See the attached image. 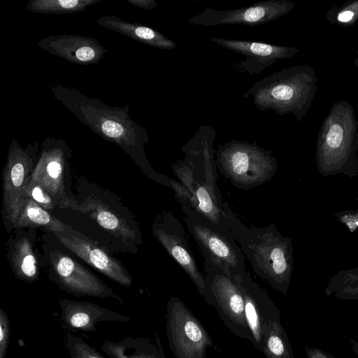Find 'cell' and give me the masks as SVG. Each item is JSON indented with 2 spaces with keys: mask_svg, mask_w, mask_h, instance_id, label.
<instances>
[{
  "mask_svg": "<svg viewBox=\"0 0 358 358\" xmlns=\"http://www.w3.org/2000/svg\"><path fill=\"white\" fill-rule=\"evenodd\" d=\"M215 138V131L210 126H201L182 148L184 159L178 160L171 166L178 178L173 189L180 205L187 206L213 223L228 228L224 210L227 201L222 199L217 184Z\"/></svg>",
  "mask_w": 358,
  "mask_h": 358,
  "instance_id": "6da1fadb",
  "label": "cell"
},
{
  "mask_svg": "<svg viewBox=\"0 0 358 358\" xmlns=\"http://www.w3.org/2000/svg\"><path fill=\"white\" fill-rule=\"evenodd\" d=\"M228 228L240 244L244 255L250 262L254 273L273 289L287 294L294 269L292 239L284 236L275 223L257 227L245 225L225 204Z\"/></svg>",
  "mask_w": 358,
  "mask_h": 358,
  "instance_id": "7a4b0ae2",
  "label": "cell"
},
{
  "mask_svg": "<svg viewBox=\"0 0 358 358\" xmlns=\"http://www.w3.org/2000/svg\"><path fill=\"white\" fill-rule=\"evenodd\" d=\"M50 90L57 101L92 131L134 156L143 155L149 137L145 128L129 116V103L123 107L110 106L76 88L59 84L51 85Z\"/></svg>",
  "mask_w": 358,
  "mask_h": 358,
  "instance_id": "3957f363",
  "label": "cell"
},
{
  "mask_svg": "<svg viewBox=\"0 0 358 358\" xmlns=\"http://www.w3.org/2000/svg\"><path fill=\"white\" fill-rule=\"evenodd\" d=\"M315 159L324 176L358 175V121L348 101L332 103L318 132Z\"/></svg>",
  "mask_w": 358,
  "mask_h": 358,
  "instance_id": "277c9868",
  "label": "cell"
},
{
  "mask_svg": "<svg viewBox=\"0 0 358 358\" xmlns=\"http://www.w3.org/2000/svg\"><path fill=\"white\" fill-rule=\"evenodd\" d=\"M317 83L312 66H292L255 83L243 98L252 96L261 111L271 109L280 115L292 114L300 122L310 110L317 90Z\"/></svg>",
  "mask_w": 358,
  "mask_h": 358,
  "instance_id": "5b68a950",
  "label": "cell"
},
{
  "mask_svg": "<svg viewBox=\"0 0 358 358\" xmlns=\"http://www.w3.org/2000/svg\"><path fill=\"white\" fill-rule=\"evenodd\" d=\"M217 168L236 188L249 190L269 181L278 164L255 142L231 140L215 150Z\"/></svg>",
  "mask_w": 358,
  "mask_h": 358,
  "instance_id": "8992f818",
  "label": "cell"
},
{
  "mask_svg": "<svg viewBox=\"0 0 358 358\" xmlns=\"http://www.w3.org/2000/svg\"><path fill=\"white\" fill-rule=\"evenodd\" d=\"M183 220L204 258L229 277L245 271L244 254L227 227L216 224L190 207L180 205Z\"/></svg>",
  "mask_w": 358,
  "mask_h": 358,
  "instance_id": "52a82bcc",
  "label": "cell"
},
{
  "mask_svg": "<svg viewBox=\"0 0 358 358\" xmlns=\"http://www.w3.org/2000/svg\"><path fill=\"white\" fill-rule=\"evenodd\" d=\"M204 264V300L215 308L224 325L235 336L253 343L245 317L244 299L238 285L215 266Z\"/></svg>",
  "mask_w": 358,
  "mask_h": 358,
  "instance_id": "ba28073f",
  "label": "cell"
},
{
  "mask_svg": "<svg viewBox=\"0 0 358 358\" xmlns=\"http://www.w3.org/2000/svg\"><path fill=\"white\" fill-rule=\"evenodd\" d=\"M166 333L175 358H206L213 341L192 312L177 296H171L166 310Z\"/></svg>",
  "mask_w": 358,
  "mask_h": 358,
  "instance_id": "9c48e42d",
  "label": "cell"
},
{
  "mask_svg": "<svg viewBox=\"0 0 358 358\" xmlns=\"http://www.w3.org/2000/svg\"><path fill=\"white\" fill-rule=\"evenodd\" d=\"M295 3L288 0H267L237 9L217 10L206 8L188 20L189 24L212 27L242 24L250 27L272 22L289 13Z\"/></svg>",
  "mask_w": 358,
  "mask_h": 358,
  "instance_id": "30bf717a",
  "label": "cell"
},
{
  "mask_svg": "<svg viewBox=\"0 0 358 358\" xmlns=\"http://www.w3.org/2000/svg\"><path fill=\"white\" fill-rule=\"evenodd\" d=\"M154 233L169 256L186 273L201 296L205 292V278L192 254L185 231L171 213H166L155 225Z\"/></svg>",
  "mask_w": 358,
  "mask_h": 358,
  "instance_id": "8fae6325",
  "label": "cell"
},
{
  "mask_svg": "<svg viewBox=\"0 0 358 358\" xmlns=\"http://www.w3.org/2000/svg\"><path fill=\"white\" fill-rule=\"evenodd\" d=\"M231 278L238 285L244 299L245 314L254 339L253 345L262 352V328L270 321L280 320V310L247 271Z\"/></svg>",
  "mask_w": 358,
  "mask_h": 358,
  "instance_id": "7c38bea8",
  "label": "cell"
},
{
  "mask_svg": "<svg viewBox=\"0 0 358 358\" xmlns=\"http://www.w3.org/2000/svg\"><path fill=\"white\" fill-rule=\"evenodd\" d=\"M210 40L220 46L245 57L238 64L250 75L259 74L279 59L292 58L299 49L262 42H254L239 39H228L211 37Z\"/></svg>",
  "mask_w": 358,
  "mask_h": 358,
  "instance_id": "4fadbf2b",
  "label": "cell"
},
{
  "mask_svg": "<svg viewBox=\"0 0 358 358\" xmlns=\"http://www.w3.org/2000/svg\"><path fill=\"white\" fill-rule=\"evenodd\" d=\"M47 52L76 64H98L106 53V49L92 37L60 34L45 37L37 42Z\"/></svg>",
  "mask_w": 358,
  "mask_h": 358,
  "instance_id": "5bb4252c",
  "label": "cell"
},
{
  "mask_svg": "<svg viewBox=\"0 0 358 358\" xmlns=\"http://www.w3.org/2000/svg\"><path fill=\"white\" fill-rule=\"evenodd\" d=\"M58 303L64 324L73 331H97V322H123L130 320V317L127 315L90 302L59 299Z\"/></svg>",
  "mask_w": 358,
  "mask_h": 358,
  "instance_id": "9a60e30c",
  "label": "cell"
},
{
  "mask_svg": "<svg viewBox=\"0 0 358 358\" xmlns=\"http://www.w3.org/2000/svg\"><path fill=\"white\" fill-rule=\"evenodd\" d=\"M96 22L149 46L163 50H172L176 47L174 41L157 30L140 23L125 21L115 15L101 16L96 20Z\"/></svg>",
  "mask_w": 358,
  "mask_h": 358,
  "instance_id": "2e32d148",
  "label": "cell"
},
{
  "mask_svg": "<svg viewBox=\"0 0 358 358\" xmlns=\"http://www.w3.org/2000/svg\"><path fill=\"white\" fill-rule=\"evenodd\" d=\"M101 350L110 358H166L159 336L126 337L117 342L105 340Z\"/></svg>",
  "mask_w": 358,
  "mask_h": 358,
  "instance_id": "e0dca14e",
  "label": "cell"
},
{
  "mask_svg": "<svg viewBox=\"0 0 358 358\" xmlns=\"http://www.w3.org/2000/svg\"><path fill=\"white\" fill-rule=\"evenodd\" d=\"M69 246L79 256L119 284L129 287L131 279L119 265L103 250L81 241H66Z\"/></svg>",
  "mask_w": 358,
  "mask_h": 358,
  "instance_id": "ac0fdd59",
  "label": "cell"
},
{
  "mask_svg": "<svg viewBox=\"0 0 358 358\" xmlns=\"http://www.w3.org/2000/svg\"><path fill=\"white\" fill-rule=\"evenodd\" d=\"M262 350L266 358H294L288 335L280 320H272L262 328Z\"/></svg>",
  "mask_w": 358,
  "mask_h": 358,
  "instance_id": "d6986e66",
  "label": "cell"
},
{
  "mask_svg": "<svg viewBox=\"0 0 358 358\" xmlns=\"http://www.w3.org/2000/svg\"><path fill=\"white\" fill-rule=\"evenodd\" d=\"M324 294L339 300H358V267L337 271L329 279Z\"/></svg>",
  "mask_w": 358,
  "mask_h": 358,
  "instance_id": "ffe728a7",
  "label": "cell"
},
{
  "mask_svg": "<svg viewBox=\"0 0 358 358\" xmlns=\"http://www.w3.org/2000/svg\"><path fill=\"white\" fill-rule=\"evenodd\" d=\"M101 0H31L26 9L43 14H69L79 13Z\"/></svg>",
  "mask_w": 358,
  "mask_h": 358,
  "instance_id": "44dd1931",
  "label": "cell"
},
{
  "mask_svg": "<svg viewBox=\"0 0 358 358\" xmlns=\"http://www.w3.org/2000/svg\"><path fill=\"white\" fill-rule=\"evenodd\" d=\"M327 20L331 24L349 27L358 21V0H348L343 4L334 6L327 12Z\"/></svg>",
  "mask_w": 358,
  "mask_h": 358,
  "instance_id": "7402d4cb",
  "label": "cell"
},
{
  "mask_svg": "<svg viewBox=\"0 0 358 358\" xmlns=\"http://www.w3.org/2000/svg\"><path fill=\"white\" fill-rule=\"evenodd\" d=\"M65 345L71 358H105L82 338L70 331L66 332Z\"/></svg>",
  "mask_w": 358,
  "mask_h": 358,
  "instance_id": "603a6c76",
  "label": "cell"
},
{
  "mask_svg": "<svg viewBox=\"0 0 358 358\" xmlns=\"http://www.w3.org/2000/svg\"><path fill=\"white\" fill-rule=\"evenodd\" d=\"M10 324L8 317L3 308H0V358H6L10 342Z\"/></svg>",
  "mask_w": 358,
  "mask_h": 358,
  "instance_id": "cb8c5ba5",
  "label": "cell"
},
{
  "mask_svg": "<svg viewBox=\"0 0 358 358\" xmlns=\"http://www.w3.org/2000/svg\"><path fill=\"white\" fill-rule=\"evenodd\" d=\"M337 220L345 225L351 232L358 229V210H345L334 213Z\"/></svg>",
  "mask_w": 358,
  "mask_h": 358,
  "instance_id": "d4e9b609",
  "label": "cell"
},
{
  "mask_svg": "<svg viewBox=\"0 0 358 358\" xmlns=\"http://www.w3.org/2000/svg\"><path fill=\"white\" fill-rule=\"evenodd\" d=\"M29 219L38 224H46L50 222V215L44 210L36 206H30L27 209Z\"/></svg>",
  "mask_w": 358,
  "mask_h": 358,
  "instance_id": "484cf974",
  "label": "cell"
},
{
  "mask_svg": "<svg viewBox=\"0 0 358 358\" xmlns=\"http://www.w3.org/2000/svg\"><path fill=\"white\" fill-rule=\"evenodd\" d=\"M99 223L107 229H115L118 227L117 218L108 211H101L96 216Z\"/></svg>",
  "mask_w": 358,
  "mask_h": 358,
  "instance_id": "4316f807",
  "label": "cell"
},
{
  "mask_svg": "<svg viewBox=\"0 0 358 358\" xmlns=\"http://www.w3.org/2000/svg\"><path fill=\"white\" fill-rule=\"evenodd\" d=\"M21 269L23 273L29 278L34 277L36 268L35 266V258L31 255H27L22 261Z\"/></svg>",
  "mask_w": 358,
  "mask_h": 358,
  "instance_id": "83f0119b",
  "label": "cell"
},
{
  "mask_svg": "<svg viewBox=\"0 0 358 358\" xmlns=\"http://www.w3.org/2000/svg\"><path fill=\"white\" fill-rule=\"evenodd\" d=\"M307 358H337L331 353L322 350L317 347H305Z\"/></svg>",
  "mask_w": 358,
  "mask_h": 358,
  "instance_id": "f1b7e54d",
  "label": "cell"
},
{
  "mask_svg": "<svg viewBox=\"0 0 358 358\" xmlns=\"http://www.w3.org/2000/svg\"><path fill=\"white\" fill-rule=\"evenodd\" d=\"M57 157H52V160L47 164L46 169L48 175L52 178H57L62 173V165L56 160Z\"/></svg>",
  "mask_w": 358,
  "mask_h": 358,
  "instance_id": "f546056e",
  "label": "cell"
},
{
  "mask_svg": "<svg viewBox=\"0 0 358 358\" xmlns=\"http://www.w3.org/2000/svg\"><path fill=\"white\" fill-rule=\"evenodd\" d=\"M130 4L141 9L150 10L157 7V2L155 0H126Z\"/></svg>",
  "mask_w": 358,
  "mask_h": 358,
  "instance_id": "4dcf8cb0",
  "label": "cell"
},
{
  "mask_svg": "<svg viewBox=\"0 0 358 358\" xmlns=\"http://www.w3.org/2000/svg\"><path fill=\"white\" fill-rule=\"evenodd\" d=\"M31 194L33 198L39 203H49L51 201L50 197L39 187H34Z\"/></svg>",
  "mask_w": 358,
  "mask_h": 358,
  "instance_id": "1f68e13d",
  "label": "cell"
},
{
  "mask_svg": "<svg viewBox=\"0 0 358 358\" xmlns=\"http://www.w3.org/2000/svg\"><path fill=\"white\" fill-rule=\"evenodd\" d=\"M352 350L358 356V341L352 338L348 340Z\"/></svg>",
  "mask_w": 358,
  "mask_h": 358,
  "instance_id": "d6a6232c",
  "label": "cell"
},
{
  "mask_svg": "<svg viewBox=\"0 0 358 358\" xmlns=\"http://www.w3.org/2000/svg\"><path fill=\"white\" fill-rule=\"evenodd\" d=\"M353 63L358 70V51L357 52V57H356L355 59L354 60Z\"/></svg>",
  "mask_w": 358,
  "mask_h": 358,
  "instance_id": "836d02e7",
  "label": "cell"
},
{
  "mask_svg": "<svg viewBox=\"0 0 358 358\" xmlns=\"http://www.w3.org/2000/svg\"><path fill=\"white\" fill-rule=\"evenodd\" d=\"M357 201H358V196H357Z\"/></svg>",
  "mask_w": 358,
  "mask_h": 358,
  "instance_id": "e575fe53",
  "label": "cell"
}]
</instances>
